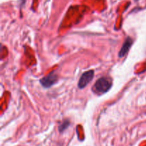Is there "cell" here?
<instances>
[{
  "instance_id": "5b68a950",
  "label": "cell",
  "mask_w": 146,
  "mask_h": 146,
  "mask_svg": "<svg viewBox=\"0 0 146 146\" xmlns=\"http://www.w3.org/2000/svg\"><path fill=\"white\" fill-rule=\"evenodd\" d=\"M70 125V122L68 120H65L61 125L58 127V130H59L60 132H64L67 128H68V126Z\"/></svg>"
},
{
  "instance_id": "277c9868",
  "label": "cell",
  "mask_w": 146,
  "mask_h": 146,
  "mask_svg": "<svg viewBox=\"0 0 146 146\" xmlns=\"http://www.w3.org/2000/svg\"><path fill=\"white\" fill-rule=\"evenodd\" d=\"M132 38H130V37H128V38L125 40L121 51L118 53V56H119L120 58H123V57H124L127 54H128V51L130 50V48H131V46H132Z\"/></svg>"
},
{
  "instance_id": "3957f363",
  "label": "cell",
  "mask_w": 146,
  "mask_h": 146,
  "mask_svg": "<svg viewBox=\"0 0 146 146\" xmlns=\"http://www.w3.org/2000/svg\"><path fill=\"white\" fill-rule=\"evenodd\" d=\"M94 76V70H90L84 73L82 76L80 78L78 83V86L80 89H83L85 88L90 82L93 80Z\"/></svg>"
},
{
  "instance_id": "7a4b0ae2",
  "label": "cell",
  "mask_w": 146,
  "mask_h": 146,
  "mask_svg": "<svg viewBox=\"0 0 146 146\" xmlns=\"http://www.w3.org/2000/svg\"><path fill=\"white\" fill-rule=\"evenodd\" d=\"M57 80H58L57 74L54 71H53V72L49 73L48 75L44 76L43 78H41L40 80V83L43 87L48 88L52 86L54 84H55Z\"/></svg>"
},
{
  "instance_id": "6da1fadb",
  "label": "cell",
  "mask_w": 146,
  "mask_h": 146,
  "mask_svg": "<svg viewBox=\"0 0 146 146\" xmlns=\"http://www.w3.org/2000/svg\"><path fill=\"white\" fill-rule=\"evenodd\" d=\"M112 86V80L108 77H102L97 80L92 88V91L97 95L106 94Z\"/></svg>"
}]
</instances>
